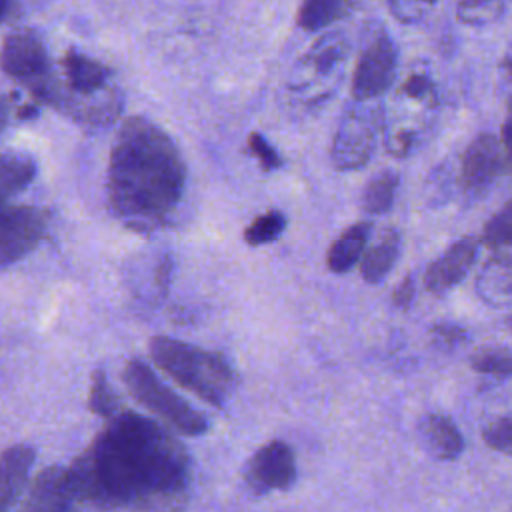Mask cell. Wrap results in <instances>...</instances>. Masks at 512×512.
Returning <instances> with one entry per match:
<instances>
[{
    "instance_id": "1",
    "label": "cell",
    "mask_w": 512,
    "mask_h": 512,
    "mask_svg": "<svg viewBox=\"0 0 512 512\" xmlns=\"http://www.w3.org/2000/svg\"><path fill=\"white\" fill-rule=\"evenodd\" d=\"M66 470L74 506L182 512L188 502L186 450L158 422L134 412L110 418Z\"/></svg>"
},
{
    "instance_id": "2",
    "label": "cell",
    "mask_w": 512,
    "mask_h": 512,
    "mask_svg": "<svg viewBox=\"0 0 512 512\" xmlns=\"http://www.w3.org/2000/svg\"><path fill=\"white\" fill-rule=\"evenodd\" d=\"M184 162L166 132L144 118L122 124L110 152L108 202L134 230L160 226L184 192Z\"/></svg>"
},
{
    "instance_id": "3",
    "label": "cell",
    "mask_w": 512,
    "mask_h": 512,
    "mask_svg": "<svg viewBox=\"0 0 512 512\" xmlns=\"http://www.w3.org/2000/svg\"><path fill=\"white\" fill-rule=\"evenodd\" d=\"M150 356L174 382L212 406H222L236 386L234 370L224 356L188 342L156 336L150 342Z\"/></svg>"
},
{
    "instance_id": "4",
    "label": "cell",
    "mask_w": 512,
    "mask_h": 512,
    "mask_svg": "<svg viewBox=\"0 0 512 512\" xmlns=\"http://www.w3.org/2000/svg\"><path fill=\"white\" fill-rule=\"evenodd\" d=\"M438 108V88L432 70L418 62L400 80L394 96V114L386 118L384 148L394 158H406L418 146L426 118Z\"/></svg>"
},
{
    "instance_id": "5",
    "label": "cell",
    "mask_w": 512,
    "mask_h": 512,
    "mask_svg": "<svg viewBox=\"0 0 512 512\" xmlns=\"http://www.w3.org/2000/svg\"><path fill=\"white\" fill-rule=\"evenodd\" d=\"M124 384L142 406H146L152 414L168 422L174 430L186 436H200L208 430L204 414L190 406L170 386H166L142 360L132 358L126 364Z\"/></svg>"
},
{
    "instance_id": "6",
    "label": "cell",
    "mask_w": 512,
    "mask_h": 512,
    "mask_svg": "<svg viewBox=\"0 0 512 512\" xmlns=\"http://www.w3.org/2000/svg\"><path fill=\"white\" fill-rule=\"evenodd\" d=\"M386 110L374 102H354L338 122L332 140V162L338 170H358L372 158L384 136Z\"/></svg>"
},
{
    "instance_id": "7",
    "label": "cell",
    "mask_w": 512,
    "mask_h": 512,
    "mask_svg": "<svg viewBox=\"0 0 512 512\" xmlns=\"http://www.w3.org/2000/svg\"><path fill=\"white\" fill-rule=\"evenodd\" d=\"M0 66L14 80L26 82L38 98L46 102L56 100V88L50 78L48 54L36 34L28 30L8 34L0 50Z\"/></svg>"
},
{
    "instance_id": "8",
    "label": "cell",
    "mask_w": 512,
    "mask_h": 512,
    "mask_svg": "<svg viewBox=\"0 0 512 512\" xmlns=\"http://www.w3.org/2000/svg\"><path fill=\"white\" fill-rule=\"evenodd\" d=\"M398 72V50L384 28L364 42L352 74L354 102H374L390 90Z\"/></svg>"
},
{
    "instance_id": "9",
    "label": "cell",
    "mask_w": 512,
    "mask_h": 512,
    "mask_svg": "<svg viewBox=\"0 0 512 512\" xmlns=\"http://www.w3.org/2000/svg\"><path fill=\"white\" fill-rule=\"evenodd\" d=\"M348 60V40L340 32L322 36L300 60L296 86L310 100H324L334 92Z\"/></svg>"
},
{
    "instance_id": "10",
    "label": "cell",
    "mask_w": 512,
    "mask_h": 512,
    "mask_svg": "<svg viewBox=\"0 0 512 512\" xmlns=\"http://www.w3.org/2000/svg\"><path fill=\"white\" fill-rule=\"evenodd\" d=\"M48 216L32 206L0 210V264H12L34 250L46 232Z\"/></svg>"
},
{
    "instance_id": "11",
    "label": "cell",
    "mask_w": 512,
    "mask_h": 512,
    "mask_svg": "<svg viewBox=\"0 0 512 512\" xmlns=\"http://www.w3.org/2000/svg\"><path fill=\"white\" fill-rule=\"evenodd\" d=\"M244 478L258 494L290 488L296 480V458L292 448L282 440H272L260 446L248 460Z\"/></svg>"
},
{
    "instance_id": "12",
    "label": "cell",
    "mask_w": 512,
    "mask_h": 512,
    "mask_svg": "<svg viewBox=\"0 0 512 512\" xmlns=\"http://www.w3.org/2000/svg\"><path fill=\"white\" fill-rule=\"evenodd\" d=\"M506 168L500 138L482 132L466 146L460 162V186L468 194H482Z\"/></svg>"
},
{
    "instance_id": "13",
    "label": "cell",
    "mask_w": 512,
    "mask_h": 512,
    "mask_svg": "<svg viewBox=\"0 0 512 512\" xmlns=\"http://www.w3.org/2000/svg\"><path fill=\"white\" fill-rule=\"evenodd\" d=\"M478 256V240L472 236L460 238L450 244L424 272V288L432 294L452 290L470 272Z\"/></svg>"
},
{
    "instance_id": "14",
    "label": "cell",
    "mask_w": 512,
    "mask_h": 512,
    "mask_svg": "<svg viewBox=\"0 0 512 512\" xmlns=\"http://www.w3.org/2000/svg\"><path fill=\"white\" fill-rule=\"evenodd\" d=\"M72 508L74 498L68 482V470L50 466L34 478L16 512H70Z\"/></svg>"
},
{
    "instance_id": "15",
    "label": "cell",
    "mask_w": 512,
    "mask_h": 512,
    "mask_svg": "<svg viewBox=\"0 0 512 512\" xmlns=\"http://www.w3.org/2000/svg\"><path fill=\"white\" fill-rule=\"evenodd\" d=\"M36 452L28 444H16L0 454V512H8L28 484Z\"/></svg>"
},
{
    "instance_id": "16",
    "label": "cell",
    "mask_w": 512,
    "mask_h": 512,
    "mask_svg": "<svg viewBox=\"0 0 512 512\" xmlns=\"http://www.w3.org/2000/svg\"><path fill=\"white\" fill-rule=\"evenodd\" d=\"M478 298L490 308L512 306V254L488 258L476 276Z\"/></svg>"
},
{
    "instance_id": "17",
    "label": "cell",
    "mask_w": 512,
    "mask_h": 512,
    "mask_svg": "<svg viewBox=\"0 0 512 512\" xmlns=\"http://www.w3.org/2000/svg\"><path fill=\"white\" fill-rule=\"evenodd\" d=\"M418 438L424 450L436 460H456L464 450L460 430L444 414L422 416L418 422Z\"/></svg>"
},
{
    "instance_id": "18",
    "label": "cell",
    "mask_w": 512,
    "mask_h": 512,
    "mask_svg": "<svg viewBox=\"0 0 512 512\" xmlns=\"http://www.w3.org/2000/svg\"><path fill=\"white\" fill-rule=\"evenodd\" d=\"M370 230H372L370 222H356L348 226L328 250V256H326L328 268L336 274H344L352 270L364 256Z\"/></svg>"
},
{
    "instance_id": "19",
    "label": "cell",
    "mask_w": 512,
    "mask_h": 512,
    "mask_svg": "<svg viewBox=\"0 0 512 512\" xmlns=\"http://www.w3.org/2000/svg\"><path fill=\"white\" fill-rule=\"evenodd\" d=\"M400 254V234L386 228L360 260V274L368 284H378L394 268Z\"/></svg>"
},
{
    "instance_id": "20",
    "label": "cell",
    "mask_w": 512,
    "mask_h": 512,
    "mask_svg": "<svg viewBox=\"0 0 512 512\" xmlns=\"http://www.w3.org/2000/svg\"><path fill=\"white\" fill-rule=\"evenodd\" d=\"M36 176V162L26 152L0 154V210L6 202L22 192Z\"/></svg>"
},
{
    "instance_id": "21",
    "label": "cell",
    "mask_w": 512,
    "mask_h": 512,
    "mask_svg": "<svg viewBox=\"0 0 512 512\" xmlns=\"http://www.w3.org/2000/svg\"><path fill=\"white\" fill-rule=\"evenodd\" d=\"M62 66H64L68 84H70V88L74 92L88 94V92H94V90L104 86L106 68L100 62H96V60H92L88 56H82V54L70 50L64 56Z\"/></svg>"
},
{
    "instance_id": "22",
    "label": "cell",
    "mask_w": 512,
    "mask_h": 512,
    "mask_svg": "<svg viewBox=\"0 0 512 512\" xmlns=\"http://www.w3.org/2000/svg\"><path fill=\"white\" fill-rule=\"evenodd\" d=\"M350 8V0H302L298 26L306 32H318L340 20Z\"/></svg>"
},
{
    "instance_id": "23",
    "label": "cell",
    "mask_w": 512,
    "mask_h": 512,
    "mask_svg": "<svg viewBox=\"0 0 512 512\" xmlns=\"http://www.w3.org/2000/svg\"><path fill=\"white\" fill-rule=\"evenodd\" d=\"M396 188H398V176L394 172H378L376 176H372L362 192L360 204L364 214H370V216L386 214L394 204Z\"/></svg>"
},
{
    "instance_id": "24",
    "label": "cell",
    "mask_w": 512,
    "mask_h": 512,
    "mask_svg": "<svg viewBox=\"0 0 512 512\" xmlns=\"http://www.w3.org/2000/svg\"><path fill=\"white\" fill-rule=\"evenodd\" d=\"M512 0H456V18L466 26H488L500 20Z\"/></svg>"
},
{
    "instance_id": "25",
    "label": "cell",
    "mask_w": 512,
    "mask_h": 512,
    "mask_svg": "<svg viewBox=\"0 0 512 512\" xmlns=\"http://www.w3.org/2000/svg\"><path fill=\"white\" fill-rule=\"evenodd\" d=\"M482 242L494 250L512 246V198L484 224Z\"/></svg>"
},
{
    "instance_id": "26",
    "label": "cell",
    "mask_w": 512,
    "mask_h": 512,
    "mask_svg": "<svg viewBox=\"0 0 512 512\" xmlns=\"http://www.w3.org/2000/svg\"><path fill=\"white\" fill-rule=\"evenodd\" d=\"M88 406L94 414L102 416V418H114L120 408L118 396L114 394L104 370H96L92 374V386H90V396H88Z\"/></svg>"
},
{
    "instance_id": "27",
    "label": "cell",
    "mask_w": 512,
    "mask_h": 512,
    "mask_svg": "<svg viewBox=\"0 0 512 512\" xmlns=\"http://www.w3.org/2000/svg\"><path fill=\"white\" fill-rule=\"evenodd\" d=\"M284 226H286V218L282 212L278 210H272V212H266L262 216H258L244 232V240L250 244V246H262V244H270L274 242L282 232H284Z\"/></svg>"
},
{
    "instance_id": "28",
    "label": "cell",
    "mask_w": 512,
    "mask_h": 512,
    "mask_svg": "<svg viewBox=\"0 0 512 512\" xmlns=\"http://www.w3.org/2000/svg\"><path fill=\"white\" fill-rule=\"evenodd\" d=\"M470 364L480 374L512 376V352L500 348L480 350L470 358Z\"/></svg>"
},
{
    "instance_id": "29",
    "label": "cell",
    "mask_w": 512,
    "mask_h": 512,
    "mask_svg": "<svg viewBox=\"0 0 512 512\" xmlns=\"http://www.w3.org/2000/svg\"><path fill=\"white\" fill-rule=\"evenodd\" d=\"M482 438L486 446L512 458V416H500L490 420L482 428Z\"/></svg>"
},
{
    "instance_id": "30",
    "label": "cell",
    "mask_w": 512,
    "mask_h": 512,
    "mask_svg": "<svg viewBox=\"0 0 512 512\" xmlns=\"http://www.w3.org/2000/svg\"><path fill=\"white\" fill-rule=\"evenodd\" d=\"M438 0H388L390 14L402 24H418L436 6Z\"/></svg>"
},
{
    "instance_id": "31",
    "label": "cell",
    "mask_w": 512,
    "mask_h": 512,
    "mask_svg": "<svg viewBox=\"0 0 512 512\" xmlns=\"http://www.w3.org/2000/svg\"><path fill=\"white\" fill-rule=\"evenodd\" d=\"M248 146L252 150V154L260 160L264 170H276L282 164V158L278 156V152L266 142L264 136H260L258 132H252L248 136Z\"/></svg>"
},
{
    "instance_id": "32",
    "label": "cell",
    "mask_w": 512,
    "mask_h": 512,
    "mask_svg": "<svg viewBox=\"0 0 512 512\" xmlns=\"http://www.w3.org/2000/svg\"><path fill=\"white\" fill-rule=\"evenodd\" d=\"M432 336L436 342L444 344V346H454L458 342H462L466 338V332L462 326H456V324H436L432 326Z\"/></svg>"
},
{
    "instance_id": "33",
    "label": "cell",
    "mask_w": 512,
    "mask_h": 512,
    "mask_svg": "<svg viewBox=\"0 0 512 512\" xmlns=\"http://www.w3.org/2000/svg\"><path fill=\"white\" fill-rule=\"evenodd\" d=\"M500 144H502V152H504V160H506V168L512 170V98L508 102L506 108V116L502 122V130H500Z\"/></svg>"
},
{
    "instance_id": "34",
    "label": "cell",
    "mask_w": 512,
    "mask_h": 512,
    "mask_svg": "<svg viewBox=\"0 0 512 512\" xmlns=\"http://www.w3.org/2000/svg\"><path fill=\"white\" fill-rule=\"evenodd\" d=\"M414 296H416L414 280H412L410 276H406V278L394 288V292H392V302H394V306H398V308H408V306L412 304Z\"/></svg>"
},
{
    "instance_id": "35",
    "label": "cell",
    "mask_w": 512,
    "mask_h": 512,
    "mask_svg": "<svg viewBox=\"0 0 512 512\" xmlns=\"http://www.w3.org/2000/svg\"><path fill=\"white\" fill-rule=\"evenodd\" d=\"M500 72H502V76L512 84V36H510V40H508V44H506V50H504V54H502Z\"/></svg>"
},
{
    "instance_id": "36",
    "label": "cell",
    "mask_w": 512,
    "mask_h": 512,
    "mask_svg": "<svg viewBox=\"0 0 512 512\" xmlns=\"http://www.w3.org/2000/svg\"><path fill=\"white\" fill-rule=\"evenodd\" d=\"M14 6V0H0V22H4Z\"/></svg>"
},
{
    "instance_id": "37",
    "label": "cell",
    "mask_w": 512,
    "mask_h": 512,
    "mask_svg": "<svg viewBox=\"0 0 512 512\" xmlns=\"http://www.w3.org/2000/svg\"><path fill=\"white\" fill-rule=\"evenodd\" d=\"M6 120H8V108H6V102L0 98V132L6 126Z\"/></svg>"
},
{
    "instance_id": "38",
    "label": "cell",
    "mask_w": 512,
    "mask_h": 512,
    "mask_svg": "<svg viewBox=\"0 0 512 512\" xmlns=\"http://www.w3.org/2000/svg\"><path fill=\"white\" fill-rule=\"evenodd\" d=\"M506 324H508V328H510V330H512V314H510V316H508V318H506Z\"/></svg>"
}]
</instances>
